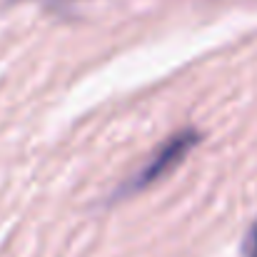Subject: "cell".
Listing matches in <instances>:
<instances>
[{
  "label": "cell",
  "instance_id": "obj_1",
  "mask_svg": "<svg viewBox=\"0 0 257 257\" xmlns=\"http://www.w3.org/2000/svg\"><path fill=\"white\" fill-rule=\"evenodd\" d=\"M195 143H197V133H195V130H185V133L172 135L170 140H165V143L153 153V158H150L140 170L135 172L133 177H127V180L120 185L117 197L135 195V192L150 187L153 182H158L160 177H165L172 168H177V165L185 160V155L195 148Z\"/></svg>",
  "mask_w": 257,
  "mask_h": 257
},
{
  "label": "cell",
  "instance_id": "obj_2",
  "mask_svg": "<svg viewBox=\"0 0 257 257\" xmlns=\"http://www.w3.org/2000/svg\"><path fill=\"white\" fill-rule=\"evenodd\" d=\"M242 255L257 257V220H255V225L247 230V237H245V242H242Z\"/></svg>",
  "mask_w": 257,
  "mask_h": 257
}]
</instances>
